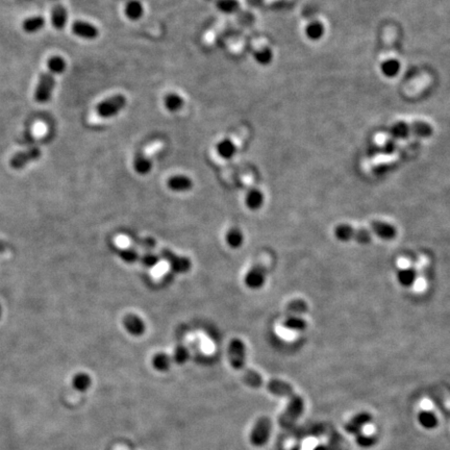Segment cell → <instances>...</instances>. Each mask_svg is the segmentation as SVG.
Returning a JSON list of instances; mask_svg holds the SVG:
<instances>
[{"label":"cell","mask_w":450,"mask_h":450,"mask_svg":"<svg viewBox=\"0 0 450 450\" xmlns=\"http://www.w3.org/2000/svg\"><path fill=\"white\" fill-rule=\"evenodd\" d=\"M334 235L341 242L355 241L367 245L372 241V232L365 228H355L349 224H339L334 229Z\"/></svg>","instance_id":"6da1fadb"},{"label":"cell","mask_w":450,"mask_h":450,"mask_svg":"<svg viewBox=\"0 0 450 450\" xmlns=\"http://www.w3.org/2000/svg\"><path fill=\"white\" fill-rule=\"evenodd\" d=\"M128 99L122 94L107 97L96 105V113L102 119H111L117 116L127 106Z\"/></svg>","instance_id":"7a4b0ae2"},{"label":"cell","mask_w":450,"mask_h":450,"mask_svg":"<svg viewBox=\"0 0 450 450\" xmlns=\"http://www.w3.org/2000/svg\"><path fill=\"white\" fill-rule=\"evenodd\" d=\"M228 359L235 370H244L246 365V346L240 339H232L228 345Z\"/></svg>","instance_id":"3957f363"},{"label":"cell","mask_w":450,"mask_h":450,"mask_svg":"<svg viewBox=\"0 0 450 450\" xmlns=\"http://www.w3.org/2000/svg\"><path fill=\"white\" fill-rule=\"evenodd\" d=\"M55 87H56L55 75L51 74L50 72H45V73H43L40 76L38 86L35 88V93H34L35 101L39 103L48 102L52 97Z\"/></svg>","instance_id":"277c9868"},{"label":"cell","mask_w":450,"mask_h":450,"mask_svg":"<svg viewBox=\"0 0 450 450\" xmlns=\"http://www.w3.org/2000/svg\"><path fill=\"white\" fill-rule=\"evenodd\" d=\"M271 427H272V423L271 420L267 417H262L260 418L256 425L254 426L253 430H251L250 434V442L254 446L257 447H262L264 446L269 438H270V433H271Z\"/></svg>","instance_id":"5b68a950"},{"label":"cell","mask_w":450,"mask_h":450,"mask_svg":"<svg viewBox=\"0 0 450 450\" xmlns=\"http://www.w3.org/2000/svg\"><path fill=\"white\" fill-rule=\"evenodd\" d=\"M160 258L165 260L173 272L177 274H184L189 272L192 267V263L189 258L178 256L170 249H163L160 251Z\"/></svg>","instance_id":"8992f818"},{"label":"cell","mask_w":450,"mask_h":450,"mask_svg":"<svg viewBox=\"0 0 450 450\" xmlns=\"http://www.w3.org/2000/svg\"><path fill=\"white\" fill-rule=\"evenodd\" d=\"M303 411V400L297 395H293L290 397V402L287 405L285 411L280 416L279 422L282 426L288 427L294 424Z\"/></svg>","instance_id":"52a82bcc"},{"label":"cell","mask_w":450,"mask_h":450,"mask_svg":"<svg viewBox=\"0 0 450 450\" xmlns=\"http://www.w3.org/2000/svg\"><path fill=\"white\" fill-rule=\"evenodd\" d=\"M267 279V269L262 264H257L248 270L244 277L245 285L250 290H259L264 287Z\"/></svg>","instance_id":"ba28073f"},{"label":"cell","mask_w":450,"mask_h":450,"mask_svg":"<svg viewBox=\"0 0 450 450\" xmlns=\"http://www.w3.org/2000/svg\"><path fill=\"white\" fill-rule=\"evenodd\" d=\"M41 156V150L39 147H30L24 151L17 152L11 158L10 164L14 169H22L32 160H37Z\"/></svg>","instance_id":"9c48e42d"},{"label":"cell","mask_w":450,"mask_h":450,"mask_svg":"<svg viewBox=\"0 0 450 450\" xmlns=\"http://www.w3.org/2000/svg\"><path fill=\"white\" fill-rule=\"evenodd\" d=\"M122 324L123 328L133 337H141L146 331V324L144 320L133 313H130L123 317Z\"/></svg>","instance_id":"30bf717a"},{"label":"cell","mask_w":450,"mask_h":450,"mask_svg":"<svg viewBox=\"0 0 450 450\" xmlns=\"http://www.w3.org/2000/svg\"><path fill=\"white\" fill-rule=\"evenodd\" d=\"M71 30L77 37L85 40H94L99 35V30L94 24L83 20H77L72 23Z\"/></svg>","instance_id":"8fae6325"},{"label":"cell","mask_w":450,"mask_h":450,"mask_svg":"<svg viewBox=\"0 0 450 450\" xmlns=\"http://www.w3.org/2000/svg\"><path fill=\"white\" fill-rule=\"evenodd\" d=\"M371 232L374 233L376 237H379L385 241H392L397 236V229L396 227L386 221L376 220L371 223Z\"/></svg>","instance_id":"7c38bea8"},{"label":"cell","mask_w":450,"mask_h":450,"mask_svg":"<svg viewBox=\"0 0 450 450\" xmlns=\"http://www.w3.org/2000/svg\"><path fill=\"white\" fill-rule=\"evenodd\" d=\"M168 188L176 193H184L188 192L193 188V181L192 179L183 174H177L174 176H171L167 182Z\"/></svg>","instance_id":"4fadbf2b"},{"label":"cell","mask_w":450,"mask_h":450,"mask_svg":"<svg viewBox=\"0 0 450 450\" xmlns=\"http://www.w3.org/2000/svg\"><path fill=\"white\" fill-rule=\"evenodd\" d=\"M266 387L270 393H272L275 396H280V397H291V396L294 395L292 386L289 383L283 382L281 380L269 381Z\"/></svg>","instance_id":"5bb4252c"},{"label":"cell","mask_w":450,"mask_h":450,"mask_svg":"<svg viewBox=\"0 0 450 450\" xmlns=\"http://www.w3.org/2000/svg\"><path fill=\"white\" fill-rule=\"evenodd\" d=\"M68 21V11L62 5H57L53 7L51 11V23L56 29H63Z\"/></svg>","instance_id":"9a60e30c"},{"label":"cell","mask_w":450,"mask_h":450,"mask_svg":"<svg viewBox=\"0 0 450 450\" xmlns=\"http://www.w3.org/2000/svg\"><path fill=\"white\" fill-rule=\"evenodd\" d=\"M216 151H217L218 155L223 159H230L236 155L237 146L229 138H224L217 143Z\"/></svg>","instance_id":"2e32d148"},{"label":"cell","mask_w":450,"mask_h":450,"mask_svg":"<svg viewBox=\"0 0 450 450\" xmlns=\"http://www.w3.org/2000/svg\"><path fill=\"white\" fill-rule=\"evenodd\" d=\"M265 201V197L264 194L262 193L261 190L257 189V188H253L250 189L245 197V203L247 206V208L251 211H259Z\"/></svg>","instance_id":"e0dca14e"},{"label":"cell","mask_w":450,"mask_h":450,"mask_svg":"<svg viewBox=\"0 0 450 450\" xmlns=\"http://www.w3.org/2000/svg\"><path fill=\"white\" fill-rule=\"evenodd\" d=\"M124 14L131 21H138L144 15V7L139 0H129L124 7Z\"/></svg>","instance_id":"ac0fdd59"},{"label":"cell","mask_w":450,"mask_h":450,"mask_svg":"<svg viewBox=\"0 0 450 450\" xmlns=\"http://www.w3.org/2000/svg\"><path fill=\"white\" fill-rule=\"evenodd\" d=\"M163 104L168 112L177 113L184 107L185 100L177 93H168L164 96Z\"/></svg>","instance_id":"d6986e66"},{"label":"cell","mask_w":450,"mask_h":450,"mask_svg":"<svg viewBox=\"0 0 450 450\" xmlns=\"http://www.w3.org/2000/svg\"><path fill=\"white\" fill-rule=\"evenodd\" d=\"M282 326L292 332H303L308 328V323L301 316H287Z\"/></svg>","instance_id":"ffe728a7"},{"label":"cell","mask_w":450,"mask_h":450,"mask_svg":"<svg viewBox=\"0 0 450 450\" xmlns=\"http://www.w3.org/2000/svg\"><path fill=\"white\" fill-rule=\"evenodd\" d=\"M411 134L415 137L426 139L433 135V128L424 121H416L410 125Z\"/></svg>","instance_id":"44dd1931"},{"label":"cell","mask_w":450,"mask_h":450,"mask_svg":"<svg viewBox=\"0 0 450 450\" xmlns=\"http://www.w3.org/2000/svg\"><path fill=\"white\" fill-rule=\"evenodd\" d=\"M285 312L287 316H301L309 312V305L302 299H295L288 303Z\"/></svg>","instance_id":"7402d4cb"},{"label":"cell","mask_w":450,"mask_h":450,"mask_svg":"<svg viewBox=\"0 0 450 450\" xmlns=\"http://www.w3.org/2000/svg\"><path fill=\"white\" fill-rule=\"evenodd\" d=\"M242 380L246 386L254 389L261 388L264 384L262 375L253 369H245Z\"/></svg>","instance_id":"603a6c76"},{"label":"cell","mask_w":450,"mask_h":450,"mask_svg":"<svg viewBox=\"0 0 450 450\" xmlns=\"http://www.w3.org/2000/svg\"><path fill=\"white\" fill-rule=\"evenodd\" d=\"M134 170L140 175H147L152 169V161L145 155H137L134 159Z\"/></svg>","instance_id":"cb8c5ba5"},{"label":"cell","mask_w":450,"mask_h":450,"mask_svg":"<svg viewBox=\"0 0 450 450\" xmlns=\"http://www.w3.org/2000/svg\"><path fill=\"white\" fill-rule=\"evenodd\" d=\"M171 364H172V357L165 352H158L152 358L153 368L159 372L168 371L171 367Z\"/></svg>","instance_id":"d4e9b609"},{"label":"cell","mask_w":450,"mask_h":450,"mask_svg":"<svg viewBox=\"0 0 450 450\" xmlns=\"http://www.w3.org/2000/svg\"><path fill=\"white\" fill-rule=\"evenodd\" d=\"M226 243L230 248L238 249L240 248L244 243V235L238 227L230 228L226 233Z\"/></svg>","instance_id":"484cf974"},{"label":"cell","mask_w":450,"mask_h":450,"mask_svg":"<svg viewBox=\"0 0 450 450\" xmlns=\"http://www.w3.org/2000/svg\"><path fill=\"white\" fill-rule=\"evenodd\" d=\"M45 23H46L45 19L41 16L30 17L22 22V28L25 32L33 33L41 30L45 26Z\"/></svg>","instance_id":"4316f807"},{"label":"cell","mask_w":450,"mask_h":450,"mask_svg":"<svg viewBox=\"0 0 450 450\" xmlns=\"http://www.w3.org/2000/svg\"><path fill=\"white\" fill-rule=\"evenodd\" d=\"M417 278V272L414 268H404L401 269L397 273V280L400 285L404 288H408L415 283Z\"/></svg>","instance_id":"83f0119b"},{"label":"cell","mask_w":450,"mask_h":450,"mask_svg":"<svg viewBox=\"0 0 450 450\" xmlns=\"http://www.w3.org/2000/svg\"><path fill=\"white\" fill-rule=\"evenodd\" d=\"M48 72L53 75H59L64 73L67 68V63L61 56H53L47 61Z\"/></svg>","instance_id":"f1b7e54d"},{"label":"cell","mask_w":450,"mask_h":450,"mask_svg":"<svg viewBox=\"0 0 450 450\" xmlns=\"http://www.w3.org/2000/svg\"><path fill=\"white\" fill-rule=\"evenodd\" d=\"M400 69H401L400 63L397 60H394V59L386 60L381 65L382 73L386 77H389V78L397 76V74L400 72Z\"/></svg>","instance_id":"f546056e"},{"label":"cell","mask_w":450,"mask_h":450,"mask_svg":"<svg viewBox=\"0 0 450 450\" xmlns=\"http://www.w3.org/2000/svg\"><path fill=\"white\" fill-rule=\"evenodd\" d=\"M390 134L395 140H404L411 135L410 125L404 121L396 122L391 127Z\"/></svg>","instance_id":"4dcf8cb0"},{"label":"cell","mask_w":450,"mask_h":450,"mask_svg":"<svg viewBox=\"0 0 450 450\" xmlns=\"http://www.w3.org/2000/svg\"><path fill=\"white\" fill-rule=\"evenodd\" d=\"M324 32H325V28L319 21H312L305 27V35L312 41L320 40L324 35Z\"/></svg>","instance_id":"1f68e13d"},{"label":"cell","mask_w":450,"mask_h":450,"mask_svg":"<svg viewBox=\"0 0 450 450\" xmlns=\"http://www.w3.org/2000/svg\"><path fill=\"white\" fill-rule=\"evenodd\" d=\"M255 61L261 66H268L273 61V51L269 47H264L254 53Z\"/></svg>","instance_id":"d6a6232c"},{"label":"cell","mask_w":450,"mask_h":450,"mask_svg":"<svg viewBox=\"0 0 450 450\" xmlns=\"http://www.w3.org/2000/svg\"><path fill=\"white\" fill-rule=\"evenodd\" d=\"M92 384V380L87 373H77L76 375H74L73 380H72V385H73L74 389L80 391V392H85L87 391L90 387H91Z\"/></svg>","instance_id":"836d02e7"},{"label":"cell","mask_w":450,"mask_h":450,"mask_svg":"<svg viewBox=\"0 0 450 450\" xmlns=\"http://www.w3.org/2000/svg\"><path fill=\"white\" fill-rule=\"evenodd\" d=\"M217 9L223 14H235L240 9V3L238 0H217L216 3Z\"/></svg>","instance_id":"e575fe53"},{"label":"cell","mask_w":450,"mask_h":450,"mask_svg":"<svg viewBox=\"0 0 450 450\" xmlns=\"http://www.w3.org/2000/svg\"><path fill=\"white\" fill-rule=\"evenodd\" d=\"M117 254L119 258L128 264H134L140 260V256L138 251L133 247H127V248H119Z\"/></svg>","instance_id":"d590c367"},{"label":"cell","mask_w":450,"mask_h":450,"mask_svg":"<svg viewBox=\"0 0 450 450\" xmlns=\"http://www.w3.org/2000/svg\"><path fill=\"white\" fill-rule=\"evenodd\" d=\"M189 357H190V353H189L188 348L184 345H178L173 352L172 361L178 365H183L189 361Z\"/></svg>","instance_id":"8d00e7d4"},{"label":"cell","mask_w":450,"mask_h":450,"mask_svg":"<svg viewBox=\"0 0 450 450\" xmlns=\"http://www.w3.org/2000/svg\"><path fill=\"white\" fill-rule=\"evenodd\" d=\"M160 258L152 253H147L145 255H143L142 257H140V261L142 263V265L146 268H153L154 266H156L159 262Z\"/></svg>","instance_id":"74e56055"},{"label":"cell","mask_w":450,"mask_h":450,"mask_svg":"<svg viewBox=\"0 0 450 450\" xmlns=\"http://www.w3.org/2000/svg\"><path fill=\"white\" fill-rule=\"evenodd\" d=\"M419 420H420L421 424L424 427H426V428L435 427L437 425V422H438L436 416L433 415V414H431V413H428V412L422 413L421 415H420V417H419Z\"/></svg>","instance_id":"f35d334b"},{"label":"cell","mask_w":450,"mask_h":450,"mask_svg":"<svg viewBox=\"0 0 450 450\" xmlns=\"http://www.w3.org/2000/svg\"><path fill=\"white\" fill-rule=\"evenodd\" d=\"M0 313H2V310H0Z\"/></svg>","instance_id":"ab89813d"}]
</instances>
